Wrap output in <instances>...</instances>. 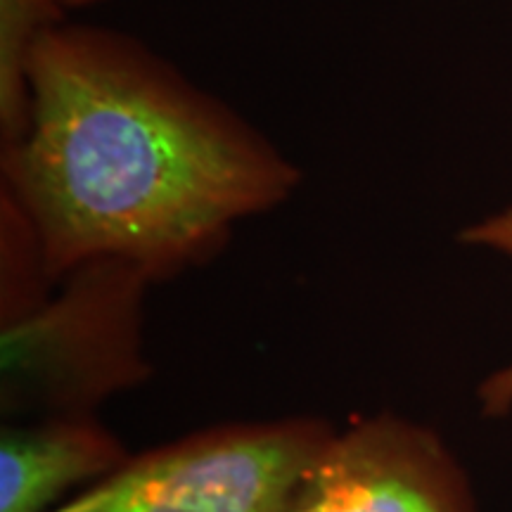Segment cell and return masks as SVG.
<instances>
[{
  "label": "cell",
  "mask_w": 512,
  "mask_h": 512,
  "mask_svg": "<svg viewBox=\"0 0 512 512\" xmlns=\"http://www.w3.org/2000/svg\"><path fill=\"white\" fill-rule=\"evenodd\" d=\"M335 432L318 415L211 425L131 453L50 512H287Z\"/></svg>",
  "instance_id": "obj_3"
},
{
  "label": "cell",
  "mask_w": 512,
  "mask_h": 512,
  "mask_svg": "<svg viewBox=\"0 0 512 512\" xmlns=\"http://www.w3.org/2000/svg\"><path fill=\"white\" fill-rule=\"evenodd\" d=\"M131 451L98 415L3 422L0 512H50L124 465Z\"/></svg>",
  "instance_id": "obj_5"
},
{
  "label": "cell",
  "mask_w": 512,
  "mask_h": 512,
  "mask_svg": "<svg viewBox=\"0 0 512 512\" xmlns=\"http://www.w3.org/2000/svg\"><path fill=\"white\" fill-rule=\"evenodd\" d=\"M155 283L121 259L76 266L36 309L0 325L3 422L98 415L152 377L145 306Z\"/></svg>",
  "instance_id": "obj_2"
},
{
  "label": "cell",
  "mask_w": 512,
  "mask_h": 512,
  "mask_svg": "<svg viewBox=\"0 0 512 512\" xmlns=\"http://www.w3.org/2000/svg\"><path fill=\"white\" fill-rule=\"evenodd\" d=\"M27 81L0 192L34 226L55 285L95 259L169 283L302 183L266 133L126 31L64 19L38 38Z\"/></svg>",
  "instance_id": "obj_1"
},
{
  "label": "cell",
  "mask_w": 512,
  "mask_h": 512,
  "mask_svg": "<svg viewBox=\"0 0 512 512\" xmlns=\"http://www.w3.org/2000/svg\"><path fill=\"white\" fill-rule=\"evenodd\" d=\"M287 512H479L470 475L432 427L354 418L313 460Z\"/></svg>",
  "instance_id": "obj_4"
},
{
  "label": "cell",
  "mask_w": 512,
  "mask_h": 512,
  "mask_svg": "<svg viewBox=\"0 0 512 512\" xmlns=\"http://www.w3.org/2000/svg\"><path fill=\"white\" fill-rule=\"evenodd\" d=\"M67 10H76V8H88V5H98L102 0H60Z\"/></svg>",
  "instance_id": "obj_9"
},
{
  "label": "cell",
  "mask_w": 512,
  "mask_h": 512,
  "mask_svg": "<svg viewBox=\"0 0 512 512\" xmlns=\"http://www.w3.org/2000/svg\"><path fill=\"white\" fill-rule=\"evenodd\" d=\"M458 240L467 247H482L512 259V207L460 230ZM479 413L489 420H503L512 413V363L486 375L477 387Z\"/></svg>",
  "instance_id": "obj_8"
},
{
  "label": "cell",
  "mask_w": 512,
  "mask_h": 512,
  "mask_svg": "<svg viewBox=\"0 0 512 512\" xmlns=\"http://www.w3.org/2000/svg\"><path fill=\"white\" fill-rule=\"evenodd\" d=\"M55 287L34 226L15 200L0 192V325L36 309Z\"/></svg>",
  "instance_id": "obj_7"
},
{
  "label": "cell",
  "mask_w": 512,
  "mask_h": 512,
  "mask_svg": "<svg viewBox=\"0 0 512 512\" xmlns=\"http://www.w3.org/2000/svg\"><path fill=\"white\" fill-rule=\"evenodd\" d=\"M60 0H0V147L24 133L29 119V57L38 38L64 22Z\"/></svg>",
  "instance_id": "obj_6"
}]
</instances>
